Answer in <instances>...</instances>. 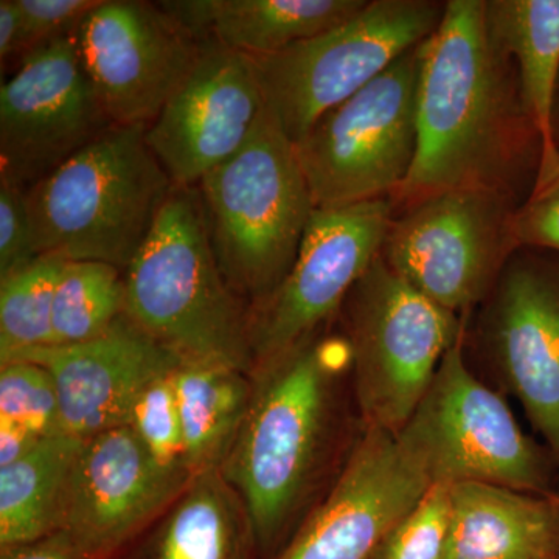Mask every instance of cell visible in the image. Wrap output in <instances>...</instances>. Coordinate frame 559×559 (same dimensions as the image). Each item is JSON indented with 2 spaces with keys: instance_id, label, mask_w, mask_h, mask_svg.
Returning <instances> with one entry per match:
<instances>
[{
  "instance_id": "obj_2",
  "label": "cell",
  "mask_w": 559,
  "mask_h": 559,
  "mask_svg": "<svg viewBox=\"0 0 559 559\" xmlns=\"http://www.w3.org/2000/svg\"><path fill=\"white\" fill-rule=\"evenodd\" d=\"M349 370L347 340L323 333L252 374L248 418L221 473L245 502L264 557L285 546L358 440Z\"/></svg>"
},
{
  "instance_id": "obj_26",
  "label": "cell",
  "mask_w": 559,
  "mask_h": 559,
  "mask_svg": "<svg viewBox=\"0 0 559 559\" xmlns=\"http://www.w3.org/2000/svg\"><path fill=\"white\" fill-rule=\"evenodd\" d=\"M66 260L40 255L0 280V360L53 345V300Z\"/></svg>"
},
{
  "instance_id": "obj_21",
  "label": "cell",
  "mask_w": 559,
  "mask_h": 559,
  "mask_svg": "<svg viewBox=\"0 0 559 559\" xmlns=\"http://www.w3.org/2000/svg\"><path fill=\"white\" fill-rule=\"evenodd\" d=\"M485 11L489 33L513 61L522 102L538 130L540 160L533 183L538 189L559 175L551 130L559 87V0H485Z\"/></svg>"
},
{
  "instance_id": "obj_11",
  "label": "cell",
  "mask_w": 559,
  "mask_h": 559,
  "mask_svg": "<svg viewBox=\"0 0 559 559\" xmlns=\"http://www.w3.org/2000/svg\"><path fill=\"white\" fill-rule=\"evenodd\" d=\"M393 218L392 198L312 212L289 274L270 299L250 310L255 370L323 334L380 255Z\"/></svg>"
},
{
  "instance_id": "obj_3",
  "label": "cell",
  "mask_w": 559,
  "mask_h": 559,
  "mask_svg": "<svg viewBox=\"0 0 559 559\" xmlns=\"http://www.w3.org/2000/svg\"><path fill=\"white\" fill-rule=\"evenodd\" d=\"M124 314L180 364L230 367L252 377L250 310L219 270L197 187L173 189L124 271Z\"/></svg>"
},
{
  "instance_id": "obj_8",
  "label": "cell",
  "mask_w": 559,
  "mask_h": 559,
  "mask_svg": "<svg viewBox=\"0 0 559 559\" xmlns=\"http://www.w3.org/2000/svg\"><path fill=\"white\" fill-rule=\"evenodd\" d=\"M465 345L466 331L448 349L401 436L428 463L433 484L481 481L559 495L550 451L530 439L506 400L473 373Z\"/></svg>"
},
{
  "instance_id": "obj_1",
  "label": "cell",
  "mask_w": 559,
  "mask_h": 559,
  "mask_svg": "<svg viewBox=\"0 0 559 559\" xmlns=\"http://www.w3.org/2000/svg\"><path fill=\"white\" fill-rule=\"evenodd\" d=\"M540 139L509 55L489 33L485 0H448L419 46L417 153L392 197L406 210L452 190L521 202L538 175Z\"/></svg>"
},
{
  "instance_id": "obj_19",
  "label": "cell",
  "mask_w": 559,
  "mask_h": 559,
  "mask_svg": "<svg viewBox=\"0 0 559 559\" xmlns=\"http://www.w3.org/2000/svg\"><path fill=\"white\" fill-rule=\"evenodd\" d=\"M447 559H559L558 495L451 484Z\"/></svg>"
},
{
  "instance_id": "obj_18",
  "label": "cell",
  "mask_w": 559,
  "mask_h": 559,
  "mask_svg": "<svg viewBox=\"0 0 559 559\" xmlns=\"http://www.w3.org/2000/svg\"><path fill=\"white\" fill-rule=\"evenodd\" d=\"M9 360H31L49 371L62 433L83 440L128 426L140 395L180 364L127 314L95 340L25 349L0 364Z\"/></svg>"
},
{
  "instance_id": "obj_31",
  "label": "cell",
  "mask_w": 559,
  "mask_h": 559,
  "mask_svg": "<svg viewBox=\"0 0 559 559\" xmlns=\"http://www.w3.org/2000/svg\"><path fill=\"white\" fill-rule=\"evenodd\" d=\"M518 249L559 253V175L533 189L513 216Z\"/></svg>"
},
{
  "instance_id": "obj_20",
  "label": "cell",
  "mask_w": 559,
  "mask_h": 559,
  "mask_svg": "<svg viewBox=\"0 0 559 559\" xmlns=\"http://www.w3.org/2000/svg\"><path fill=\"white\" fill-rule=\"evenodd\" d=\"M369 0H170L159 2L204 43L218 40L250 58L270 57L333 31Z\"/></svg>"
},
{
  "instance_id": "obj_12",
  "label": "cell",
  "mask_w": 559,
  "mask_h": 559,
  "mask_svg": "<svg viewBox=\"0 0 559 559\" xmlns=\"http://www.w3.org/2000/svg\"><path fill=\"white\" fill-rule=\"evenodd\" d=\"M75 32L25 53L0 86V178L25 190L114 127L83 68Z\"/></svg>"
},
{
  "instance_id": "obj_14",
  "label": "cell",
  "mask_w": 559,
  "mask_h": 559,
  "mask_svg": "<svg viewBox=\"0 0 559 559\" xmlns=\"http://www.w3.org/2000/svg\"><path fill=\"white\" fill-rule=\"evenodd\" d=\"M432 485L428 463L401 433L362 428L336 479L272 559H373Z\"/></svg>"
},
{
  "instance_id": "obj_17",
  "label": "cell",
  "mask_w": 559,
  "mask_h": 559,
  "mask_svg": "<svg viewBox=\"0 0 559 559\" xmlns=\"http://www.w3.org/2000/svg\"><path fill=\"white\" fill-rule=\"evenodd\" d=\"M193 476L164 468L130 426L84 440L62 532L92 559H109L154 524Z\"/></svg>"
},
{
  "instance_id": "obj_22",
  "label": "cell",
  "mask_w": 559,
  "mask_h": 559,
  "mask_svg": "<svg viewBox=\"0 0 559 559\" xmlns=\"http://www.w3.org/2000/svg\"><path fill=\"white\" fill-rule=\"evenodd\" d=\"M259 554L240 495L221 469L204 471L165 511L146 559H253Z\"/></svg>"
},
{
  "instance_id": "obj_30",
  "label": "cell",
  "mask_w": 559,
  "mask_h": 559,
  "mask_svg": "<svg viewBox=\"0 0 559 559\" xmlns=\"http://www.w3.org/2000/svg\"><path fill=\"white\" fill-rule=\"evenodd\" d=\"M38 257L27 190L0 178V280L24 270Z\"/></svg>"
},
{
  "instance_id": "obj_9",
  "label": "cell",
  "mask_w": 559,
  "mask_h": 559,
  "mask_svg": "<svg viewBox=\"0 0 559 559\" xmlns=\"http://www.w3.org/2000/svg\"><path fill=\"white\" fill-rule=\"evenodd\" d=\"M419 46L294 143L316 209L392 198L417 153Z\"/></svg>"
},
{
  "instance_id": "obj_10",
  "label": "cell",
  "mask_w": 559,
  "mask_h": 559,
  "mask_svg": "<svg viewBox=\"0 0 559 559\" xmlns=\"http://www.w3.org/2000/svg\"><path fill=\"white\" fill-rule=\"evenodd\" d=\"M520 205L495 190L444 191L393 218L381 257L412 288L466 319L518 250L513 216Z\"/></svg>"
},
{
  "instance_id": "obj_29",
  "label": "cell",
  "mask_w": 559,
  "mask_h": 559,
  "mask_svg": "<svg viewBox=\"0 0 559 559\" xmlns=\"http://www.w3.org/2000/svg\"><path fill=\"white\" fill-rule=\"evenodd\" d=\"M171 374L154 381L140 395L128 426L164 468L191 474L187 468L182 419Z\"/></svg>"
},
{
  "instance_id": "obj_6",
  "label": "cell",
  "mask_w": 559,
  "mask_h": 559,
  "mask_svg": "<svg viewBox=\"0 0 559 559\" xmlns=\"http://www.w3.org/2000/svg\"><path fill=\"white\" fill-rule=\"evenodd\" d=\"M340 314L360 425L400 433L448 349L465 334L466 319L412 288L381 253L349 290Z\"/></svg>"
},
{
  "instance_id": "obj_35",
  "label": "cell",
  "mask_w": 559,
  "mask_h": 559,
  "mask_svg": "<svg viewBox=\"0 0 559 559\" xmlns=\"http://www.w3.org/2000/svg\"><path fill=\"white\" fill-rule=\"evenodd\" d=\"M49 439V437H47ZM44 437L11 421H0V468L27 455Z\"/></svg>"
},
{
  "instance_id": "obj_32",
  "label": "cell",
  "mask_w": 559,
  "mask_h": 559,
  "mask_svg": "<svg viewBox=\"0 0 559 559\" xmlns=\"http://www.w3.org/2000/svg\"><path fill=\"white\" fill-rule=\"evenodd\" d=\"M28 51L75 32L102 0H16Z\"/></svg>"
},
{
  "instance_id": "obj_36",
  "label": "cell",
  "mask_w": 559,
  "mask_h": 559,
  "mask_svg": "<svg viewBox=\"0 0 559 559\" xmlns=\"http://www.w3.org/2000/svg\"><path fill=\"white\" fill-rule=\"evenodd\" d=\"M551 130H554L555 145H557V148L559 151V87L557 100H555L554 121H551Z\"/></svg>"
},
{
  "instance_id": "obj_33",
  "label": "cell",
  "mask_w": 559,
  "mask_h": 559,
  "mask_svg": "<svg viewBox=\"0 0 559 559\" xmlns=\"http://www.w3.org/2000/svg\"><path fill=\"white\" fill-rule=\"evenodd\" d=\"M0 559H92L73 543L68 533L58 532L49 538L0 549Z\"/></svg>"
},
{
  "instance_id": "obj_34",
  "label": "cell",
  "mask_w": 559,
  "mask_h": 559,
  "mask_svg": "<svg viewBox=\"0 0 559 559\" xmlns=\"http://www.w3.org/2000/svg\"><path fill=\"white\" fill-rule=\"evenodd\" d=\"M27 53L24 21L16 0H0V61L2 69Z\"/></svg>"
},
{
  "instance_id": "obj_27",
  "label": "cell",
  "mask_w": 559,
  "mask_h": 559,
  "mask_svg": "<svg viewBox=\"0 0 559 559\" xmlns=\"http://www.w3.org/2000/svg\"><path fill=\"white\" fill-rule=\"evenodd\" d=\"M0 421L16 423L38 436H61L57 385L49 371L31 360L0 364Z\"/></svg>"
},
{
  "instance_id": "obj_25",
  "label": "cell",
  "mask_w": 559,
  "mask_h": 559,
  "mask_svg": "<svg viewBox=\"0 0 559 559\" xmlns=\"http://www.w3.org/2000/svg\"><path fill=\"white\" fill-rule=\"evenodd\" d=\"M127 311L124 272L100 261L66 260L53 300V345L102 336Z\"/></svg>"
},
{
  "instance_id": "obj_15",
  "label": "cell",
  "mask_w": 559,
  "mask_h": 559,
  "mask_svg": "<svg viewBox=\"0 0 559 559\" xmlns=\"http://www.w3.org/2000/svg\"><path fill=\"white\" fill-rule=\"evenodd\" d=\"M75 36L83 68L116 127H150L202 50L159 2L142 0H102Z\"/></svg>"
},
{
  "instance_id": "obj_16",
  "label": "cell",
  "mask_w": 559,
  "mask_h": 559,
  "mask_svg": "<svg viewBox=\"0 0 559 559\" xmlns=\"http://www.w3.org/2000/svg\"><path fill=\"white\" fill-rule=\"evenodd\" d=\"M264 108L252 58L207 39L189 76L146 128V143L175 186L197 187L245 145Z\"/></svg>"
},
{
  "instance_id": "obj_4",
  "label": "cell",
  "mask_w": 559,
  "mask_h": 559,
  "mask_svg": "<svg viewBox=\"0 0 559 559\" xmlns=\"http://www.w3.org/2000/svg\"><path fill=\"white\" fill-rule=\"evenodd\" d=\"M146 128L114 124L27 190L39 257L130 267L176 187Z\"/></svg>"
},
{
  "instance_id": "obj_7",
  "label": "cell",
  "mask_w": 559,
  "mask_h": 559,
  "mask_svg": "<svg viewBox=\"0 0 559 559\" xmlns=\"http://www.w3.org/2000/svg\"><path fill=\"white\" fill-rule=\"evenodd\" d=\"M447 2L369 0L358 14L289 49L252 58L264 105L290 142L439 27Z\"/></svg>"
},
{
  "instance_id": "obj_24",
  "label": "cell",
  "mask_w": 559,
  "mask_h": 559,
  "mask_svg": "<svg viewBox=\"0 0 559 559\" xmlns=\"http://www.w3.org/2000/svg\"><path fill=\"white\" fill-rule=\"evenodd\" d=\"M182 419L187 468L221 469L240 436L253 396V378L230 367L179 364L171 374Z\"/></svg>"
},
{
  "instance_id": "obj_13",
  "label": "cell",
  "mask_w": 559,
  "mask_h": 559,
  "mask_svg": "<svg viewBox=\"0 0 559 559\" xmlns=\"http://www.w3.org/2000/svg\"><path fill=\"white\" fill-rule=\"evenodd\" d=\"M480 307L479 347L559 471V253L518 249Z\"/></svg>"
},
{
  "instance_id": "obj_37",
  "label": "cell",
  "mask_w": 559,
  "mask_h": 559,
  "mask_svg": "<svg viewBox=\"0 0 559 559\" xmlns=\"http://www.w3.org/2000/svg\"><path fill=\"white\" fill-rule=\"evenodd\" d=\"M558 507H559V495H558Z\"/></svg>"
},
{
  "instance_id": "obj_28",
  "label": "cell",
  "mask_w": 559,
  "mask_h": 559,
  "mask_svg": "<svg viewBox=\"0 0 559 559\" xmlns=\"http://www.w3.org/2000/svg\"><path fill=\"white\" fill-rule=\"evenodd\" d=\"M451 484H433L395 525L373 559H447Z\"/></svg>"
},
{
  "instance_id": "obj_23",
  "label": "cell",
  "mask_w": 559,
  "mask_h": 559,
  "mask_svg": "<svg viewBox=\"0 0 559 559\" xmlns=\"http://www.w3.org/2000/svg\"><path fill=\"white\" fill-rule=\"evenodd\" d=\"M84 440L49 437L27 455L0 468V549L62 532L73 473Z\"/></svg>"
},
{
  "instance_id": "obj_5",
  "label": "cell",
  "mask_w": 559,
  "mask_h": 559,
  "mask_svg": "<svg viewBox=\"0 0 559 559\" xmlns=\"http://www.w3.org/2000/svg\"><path fill=\"white\" fill-rule=\"evenodd\" d=\"M197 190L219 270L252 310L289 274L316 210L294 143L270 109Z\"/></svg>"
}]
</instances>
